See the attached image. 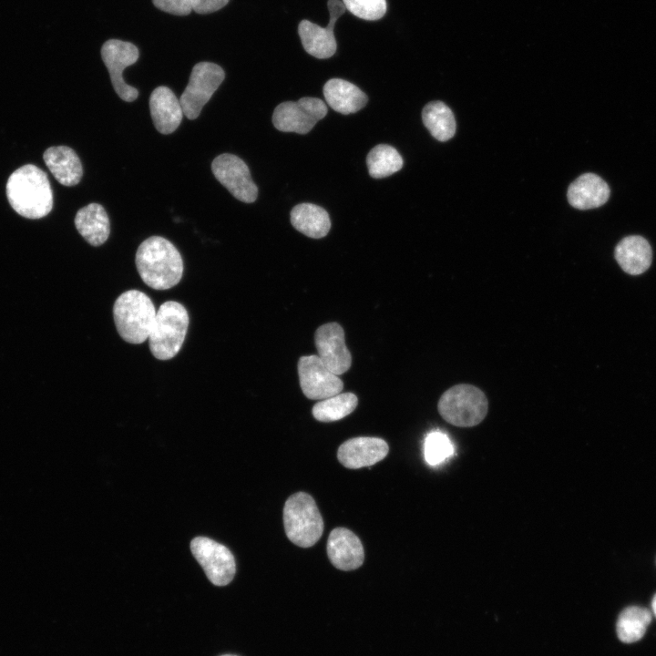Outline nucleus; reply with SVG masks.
<instances>
[{"label": "nucleus", "mask_w": 656, "mask_h": 656, "mask_svg": "<svg viewBox=\"0 0 656 656\" xmlns=\"http://www.w3.org/2000/svg\"><path fill=\"white\" fill-rule=\"evenodd\" d=\"M136 266L142 281L154 290H168L179 282L183 261L178 249L167 239L152 236L141 242Z\"/></svg>", "instance_id": "f257e3e1"}, {"label": "nucleus", "mask_w": 656, "mask_h": 656, "mask_svg": "<svg viewBox=\"0 0 656 656\" xmlns=\"http://www.w3.org/2000/svg\"><path fill=\"white\" fill-rule=\"evenodd\" d=\"M6 196L15 211L27 219L43 218L53 208V193L46 173L33 164L24 165L10 175Z\"/></svg>", "instance_id": "f03ea898"}, {"label": "nucleus", "mask_w": 656, "mask_h": 656, "mask_svg": "<svg viewBox=\"0 0 656 656\" xmlns=\"http://www.w3.org/2000/svg\"><path fill=\"white\" fill-rule=\"evenodd\" d=\"M156 314L150 298L138 290L124 292L113 305L117 331L129 343H142L149 338Z\"/></svg>", "instance_id": "7ed1b4c3"}, {"label": "nucleus", "mask_w": 656, "mask_h": 656, "mask_svg": "<svg viewBox=\"0 0 656 656\" xmlns=\"http://www.w3.org/2000/svg\"><path fill=\"white\" fill-rule=\"evenodd\" d=\"M186 308L176 301L163 302L157 311L149 336L152 355L159 360H169L179 352L189 328Z\"/></svg>", "instance_id": "20e7f679"}, {"label": "nucleus", "mask_w": 656, "mask_h": 656, "mask_svg": "<svg viewBox=\"0 0 656 656\" xmlns=\"http://www.w3.org/2000/svg\"><path fill=\"white\" fill-rule=\"evenodd\" d=\"M287 538L302 548L313 546L323 531V521L314 499L305 492L289 497L283 507Z\"/></svg>", "instance_id": "39448f33"}, {"label": "nucleus", "mask_w": 656, "mask_h": 656, "mask_svg": "<svg viewBox=\"0 0 656 656\" xmlns=\"http://www.w3.org/2000/svg\"><path fill=\"white\" fill-rule=\"evenodd\" d=\"M440 415L458 427H472L481 423L487 414L485 394L471 384H457L446 390L437 405Z\"/></svg>", "instance_id": "423d86ee"}, {"label": "nucleus", "mask_w": 656, "mask_h": 656, "mask_svg": "<svg viewBox=\"0 0 656 656\" xmlns=\"http://www.w3.org/2000/svg\"><path fill=\"white\" fill-rule=\"evenodd\" d=\"M224 77L223 69L217 64L200 62L193 67L189 83L179 98L183 114L189 119L200 116Z\"/></svg>", "instance_id": "0eeeda50"}, {"label": "nucleus", "mask_w": 656, "mask_h": 656, "mask_svg": "<svg viewBox=\"0 0 656 656\" xmlns=\"http://www.w3.org/2000/svg\"><path fill=\"white\" fill-rule=\"evenodd\" d=\"M326 114L327 107L323 100L306 97L279 104L273 111L272 123L280 131L306 134Z\"/></svg>", "instance_id": "6e6552de"}, {"label": "nucleus", "mask_w": 656, "mask_h": 656, "mask_svg": "<svg viewBox=\"0 0 656 656\" xmlns=\"http://www.w3.org/2000/svg\"><path fill=\"white\" fill-rule=\"evenodd\" d=\"M190 549L212 584L225 586L233 579L235 559L227 547L213 539L197 537L191 540Z\"/></svg>", "instance_id": "1a4fd4ad"}, {"label": "nucleus", "mask_w": 656, "mask_h": 656, "mask_svg": "<svg viewBox=\"0 0 656 656\" xmlns=\"http://www.w3.org/2000/svg\"><path fill=\"white\" fill-rule=\"evenodd\" d=\"M138 56V49L135 45L118 39H109L101 47L102 60L109 72L114 90L127 102L135 100L138 91L124 81L122 74L127 67L137 62Z\"/></svg>", "instance_id": "9d476101"}, {"label": "nucleus", "mask_w": 656, "mask_h": 656, "mask_svg": "<svg viewBox=\"0 0 656 656\" xmlns=\"http://www.w3.org/2000/svg\"><path fill=\"white\" fill-rule=\"evenodd\" d=\"M211 170L219 182L237 200L245 203L256 200L258 188L241 159L229 153L219 155L211 163Z\"/></svg>", "instance_id": "9b49d317"}, {"label": "nucleus", "mask_w": 656, "mask_h": 656, "mask_svg": "<svg viewBox=\"0 0 656 656\" xmlns=\"http://www.w3.org/2000/svg\"><path fill=\"white\" fill-rule=\"evenodd\" d=\"M298 375L303 395L312 400H323L340 394L343 381L330 371L318 355H304L298 362Z\"/></svg>", "instance_id": "f8f14e48"}, {"label": "nucleus", "mask_w": 656, "mask_h": 656, "mask_svg": "<svg viewBox=\"0 0 656 656\" xmlns=\"http://www.w3.org/2000/svg\"><path fill=\"white\" fill-rule=\"evenodd\" d=\"M330 18L326 27H322L308 20H302L298 26V33L304 50L317 57H331L336 51V40L333 34L335 22L345 12L346 8L340 0H328Z\"/></svg>", "instance_id": "ddd939ff"}, {"label": "nucleus", "mask_w": 656, "mask_h": 656, "mask_svg": "<svg viewBox=\"0 0 656 656\" xmlns=\"http://www.w3.org/2000/svg\"><path fill=\"white\" fill-rule=\"evenodd\" d=\"M318 356L336 375L347 372L352 364L350 351L345 345L344 332L337 323L321 325L314 333Z\"/></svg>", "instance_id": "4468645a"}, {"label": "nucleus", "mask_w": 656, "mask_h": 656, "mask_svg": "<svg viewBox=\"0 0 656 656\" xmlns=\"http://www.w3.org/2000/svg\"><path fill=\"white\" fill-rule=\"evenodd\" d=\"M387 443L379 437L359 436L343 442L338 448L340 463L350 469L371 466L388 454Z\"/></svg>", "instance_id": "2eb2a0df"}, {"label": "nucleus", "mask_w": 656, "mask_h": 656, "mask_svg": "<svg viewBox=\"0 0 656 656\" xmlns=\"http://www.w3.org/2000/svg\"><path fill=\"white\" fill-rule=\"evenodd\" d=\"M326 549L332 564L341 570L356 569L362 566L364 559L361 540L345 528H336L331 531Z\"/></svg>", "instance_id": "dca6fc26"}, {"label": "nucleus", "mask_w": 656, "mask_h": 656, "mask_svg": "<svg viewBox=\"0 0 656 656\" xmlns=\"http://www.w3.org/2000/svg\"><path fill=\"white\" fill-rule=\"evenodd\" d=\"M149 109L153 124L161 134H170L179 126L183 110L173 91L164 86L156 87L149 97Z\"/></svg>", "instance_id": "f3484780"}, {"label": "nucleus", "mask_w": 656, "mask_h": 656, "mask_svg": "<svg viewBox=\"0 0 656 656\" xmlns=\"http://www.w3.org/2000/svg\"><path fill=\"white\" fill-rule=\"evenodd\" d=\"M610 194V187L600 176L585 173L569 185L568 200L576 209L589 210L605 204Z\"/></svg>", "instance_id": "a211bd4d"}, {"label": "nucleus", "mask_w": 656, "mask_h": 656, "mask_svg": "<svg viewBox=\"0 0 656 656\" xmlns=\"http://www.w3.org/2000/svg\"><path fill=\"white\" fill-rule=\"evenodd\" d=\"M614 256L625 272L639 275L651 266L652 251L646 239L639 235H630L618 243Z\"/></svg>", "instance_id": "6ab92c4d"}, {"label": "nucleus", "mask_w": 656, "mask_h": 656, "mask_svg": "<svg viewBox=\"0 0 656 656\" xmlns=\"http://www.w3.org/2000/svg\"><path fill=\"white\" fill-rule=\"evenodd\" d=\"M44 161L55 179L62 185H77L83 175V169L77 153L69 147L48 148L43 154Z\"/></svg>", "instance_id": "aec40b11"}, {"label": "nucleus", "mask_w": 656, "mask_h": 656, "mask_svg": "<svg viewBox=\"0 0 656 656\" xmlns=\"http://www.w3.org/2000/svg\"><path fill=\"white\" fill-rule=\"evenodd\" d=\"M323 91L328 105L343 115L359 111L368 101L365 93L357 86L341 78L329 79Z\"/></svg>", "instance_id": "412c9836"}, {"label": "nucleus", "mask_w": 656, "mask_h": 656, "mask_svg": "<svg viewBox=\"0 0 656 656\" xmlns=\"http://www.w3.org/2000/svg\"><path fill=\"white\" fill-rule=\"evenodd\" d=\"M75 225L80 235L92 246L102 245L108 238L110 223L108 216L98 203H90L76 214Z\"/></svg>", "instance_id": "4be33fe9"}, {"label": "nucleus", "mask_w": 656, "mask_h": 656, "mask_svg": "<svg viewBox=\"0 0 656 656\" xmlns=\"http://www.w3.org/2000/svg\"><path fill=\"white\" fill-rule=\"evenodd\" d=\"M291 223L298 231L313 239L326 236L331 229L328 212L313 203H301L293 207Z\"/></svg>", "instance_id": "5701e85b"}, {"label": "nucleus", "mask_w": 656, "mask_h": 656, "mask_svg": "<svg viewBox=\"0 0 656 656\" xmlns=\"http://www.w3.org/2000/svg\"><path fill=\"white\" fill-rule=\"evenodd\" d=\"M424 125L439 141L450 139L456 132V119L451 109L441 101H433L422 111Z\"/></svg>", "instance_id": "b1692460"}, {"label": "nucleus", "mask_w": 656, "mask_h": 656, "mask_svg": "<svg viewBox=\"0 0 656 656\" xmlns=\"http://www.w3.org/2000/svg\"><path fill=\"white\" fill-rule=\"evenodd\" d=\"M651 621V613L649 610L639 606L627 607L619 615L617 636L624 643L638 641L644 636Z\"/></svg>", "instance_id": "393cba45"}, {"label": "nucleus", "mask_w": 656, "mask_h": 656, "mask_svg": "<svg viewBox=\"0 0 656 656\" xmlns=\"http://www.w3.org/2000/svg\"><path fill=\"white\" fill-rule=\"evenodd\" d=\"M357 396L343 393L317 402L312 409L313 417L321 422H333L350 415L357 406Z\"/></svg>", "instance_id": "a878e982"}, {"label": "nucleus", "mask_w": 656, "mask_h": 656, "mask_svg": "<svg viewBox=\"0 0 656 656\" xmlns=\"http://www.w3.org/2000/svg\"><path fill=\"white\" fill-rule=\"evenodd\" d=\"M366 164L372 178L382 179L400 170L403 167V159L394 147L379 144L369 151Z\"/></svg>", "instance_id": "bb28decb"}, {"label": "nucleus", "mask_w": 656, "mask_h": 656, "mask_svg": "<svg viewBox=\"0 0 656 656\" xmlns=\"http://www.w3.org/2000/svg\"><path fill=\"white\" fill-rule=\"evenodd\" d=\"M454 448L448 436L438 431L427 435L425 440L424 455L425 461L436 466L453 454Z\"/></svg>", "instance_id": "cd10ccee"}, {"label": "nucleus", "mask_w": 656, "mask_h": 656, "mask_svg": "<svg viewBox=\"0 0 656 656\" xmlns=\"http://www.w3.org/2000/svg\"><path fill=\"white\" fill-rule=\"evenodd\" d=\"M345 8L354 15L374 21L386 13V0H343Z\"/></svg>", "instance_id": "c85d7f7f"}, {"label": "nucleus", "mask_w": 656, "mask_h": 656, "mask_svg": "<svg viewBox=\"0 0 656 656\" xmlns=\"http://www.w3.org/2000/svg\"><path fill=\"white\" fill-rule=\"evenodd\" d=\"M152 2L157 8L172 15H187L192 10L191 0H152Z\"/></svg>", "instance_id": "c756f323"}, {"label": "nucleus", "mask_w": 656, "mask_h": 656, "mask_svg": "<svg viewBox=\"0 0 656 656\" xmlns=\"http://www.w3.org/2000/svg\"><path fill=\"white\" fill-rule=\"evenodd\" d=\"M229 0H191L192 10L198 14H208L221 9Z\"/></svg>", "instance_id": "7c9ffc66"}, {"label": "nucleus", "mask_w": 656, "mask_h": 656, "mask_svg": "<svg viewBox=\"0 0 656 656\" xmlns=\"http://www.w3.org/2000/svg\"><path fill=\"white\" fill-rule=\"evenodd\" d=\"M651 609H652L653 614L656 617V594L653 596L652 600H651Z\"/></svg>", "instance_id": "2f4dec72"}, {"label": "nucleus", "mask_w": 656, "mask_h": 656, "mask_svg": "<svg viewBox=\"0 0 656 656\" xmlns=\"http://www.w3.org/2000/svg\"><path fill=\"white\" fill-rule=\"evenodd\" d=\"M221 656H237V655H232V654H224V655H221Z\"/></svg>", "instance_id": "473e14b6"}]
</instances>
